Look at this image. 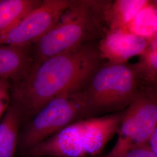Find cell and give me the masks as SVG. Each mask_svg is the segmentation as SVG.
<instances>
[{"instance_id":"8992f818","label":"cell","mask_w":157,"mask_h":157,"mask_svg":"<svg viewBox=\"0 0 157 157\" xmlns=\"http://www.w3.org/2000/svg\"><path fill=\"white\" fill-rule=\"evenodd\" d=\"M157 128V87L143 85L123 111L118 139L104 157H124L129 151L145 146Z\"/></svg>"},{"instance_id":"2e32d148","label":"cell","mask_w":157,"mask_h":157,"mask_svg":"<svg viewBox=\"0 0 157 157\" xmlns=\"http://www.w3.org/2000/svg\"><path fill=\"white\" fill-rule=\"evenodd\" d=\"M124 157H157L152 152L147 146H141L129 151Z\"/></svg>"},{"instance_id":"5bb4252c","label":"cell","mask_w":157,"mask_h":157,"mask_svg":"<svg viewBox=\"0 0 157 157\" xmlns=\"http://www.w3.org/2000/svg\"><path fill=\"white\" fill-rule=\"evenodd\" d=\"M139 56L138 63L144 83L157 87V36L151 40L150 44Z\"/></svg>"},{"instance_id":"8fae6325","label":"cell","mask_w":157,"mask_h":157,"mask_svg":"<svg viewBox=\"0 0 157 157\" xmlns=\"http://www.w3.org/2000/svg\"><path fill=\"white\" fill-rule=\"evenodd\" d=\"M148 0L111 1L106 13L108 31L125 29Z\"/></svg>"},{"instance_id":"5b68a950","label":"cell","mask_w":157,"mask_h":157,"mask_svg":"<svg viewBox=\"0 0 157 157\" xmlns=\"http://www.w3.org/2000/svg\"><path fill=\"white\" fill-rule=\"evenodd\" d=\"M87 118L80 91L56 97L21 127L17 150L23 154L70 124Z\"/></svg>"},{"instance_id":"30bf717a","label":"cell","mask_w":157,"mask_h":157,"mask_svg":"<svg viewBox=\"0 0 157 157\" xmlns=\"http://www.w3.org/2000/svg\"><path fill=\"white\" fill-rule=\"evenodd\" d=\"M21 117L11 102L0 121V157H14L17 150Z\"/></svg>"},{"instance_id":"4fadbf2b","label":"cell","mask_w":157,"mask_h":157,"mask_svg":"<svg viewBox=\"0 0 157 157\" xmlns=\"http://www.w3.org/2000/svg\"><path fill=\"white\" fill-rule=\"evenodd\" d=\"M125 30L146 39L151 40L157 36V1L148 0Z\"/></svg>"},{"instance_id":"ba28073f","label":"cell","mask_w":157,"mask_h":157,"mask_svg":"<svg viewBox=\"0 0 157 157\" xmlns=\"http://www.w3.org/2000/svg\"><path fill=\"white\" fill-rule=\"evenodd\" d=\"M151 40L138 36L125 29H117L108 31L98 43V47L103 60L124 63L133 56H140Z\"/></svg>"},{"instance_id":"9c48e42d","label":"cell","mask_w":157,"mask_h":157,"mask_svg":"<svg viewBox=\"0 0 157 157\" xmlns=\"http://www.w3.org/2000/svg\"><path fill=\"white\" fill-rule=\"evenodd\" d=\"M33 65L32 45H0V78L19 80L29 72Z\"/></svg>"},{"instance_id":"7c38bea8","label":"cell","mask_w":157,"mask_h":157,"mask_svg":"<svg viewBox=\"0 0 157 157\" xmlns=\"http://www.w3.org/2000/svg\"><path fill=\"white\" fill-rule=\"evenodd\" d=\"M41 0H0V38L23 17L37 7Z\"/></svg>"},{"instance_id":"277c9868","label":"cell","mask_w":157,"mask_h":157,"mask_svg":"<svg viewBox=\"0 0 157 157\" xmlns=\"http://www.w3.org/2000/svg\"><path fill=\"white\" fill-rule=\"evenodd\" d=\"M143 84L138 63H102L80 91L89 117L123 111Z\"/></svg>"},{"instance_id":"9a60e30c","label":"cell","mask_w":157,"mask_h":157,"mask_svg":"<svg viewBox=\"0 0 157 157\" xmlns=\"http://www.w3.org/2000/svg\"><path fill=\"white\" fill-rule=\"evenodd\" d=\"M11 81L0 78V121L11 102Z\"/></svg>"},{"instance_id":"52a82bcc","label":"cell","mask_w":157,"mask_h":157,"mask_svg":"<svg viewBox=\"0 0 157 157\" xmlns=\"http://www.w3.org/2000/svg\"><path fill=\"white\" fill-rule=\"evenodd\" d=\"M73 2V0H42L39 6L0 38V45H33L56 25Z\"/></svg>"},{"instance_id":"3957f363","label":"cell","mask_w":157,"mask_h":157,"mask_svg":"<svg viewBox=\"0 0 157 157\" xmlns=\"http://www.w3.org/2000/svg\"><path fill=\"white\" fill-rule=\"evenodd\" d=\"M123 111L78 120L34 146L27 157H94L117 135Z\"/></svg>"},{"instance_id":"e0dca14e","label":"cell","mask_w":157,"mask_h":157,"mask_svg":"<svg viewBox=\"0 0 157 157\" xmlns=\"http://www.w3.org/2000/svg\"><path fill=\"white\" fill-rule=\"evenodd\" d=\"M157 128L155 129L147 141L146 146L157 157Z\"/></svg>"},{"instance_id":"6da1fadb","label":"cell","mask_w":157,"mask_h":157,"mask_svg":"<svg viewBox=\"0 0 157 157\" xmlns=\"http://www.w3.org/2000/svg\"><path fill=\"white\" fill-rule=\"evenodd\" d=\"M98 43L90 42L36 64L24 78L11 82V103L21 126L51 100L80 91L102 63Z\"/></svg>"},{"instance_id":"7a4b0ae2","label":"cell","mask_w":157,"mask_h":157,"mask_svg":"<svg viewBox=\"0 0 157 157\" xmlns=\"http://www.w3.org/2000/svg\"><path fill=\"white\" fill-rule=\"evenodd\" d=\"M111 2L73 0L56 25L32 45L34 64L101 39L108 30L106 13Z\"/></svg>"}]
</instances>
